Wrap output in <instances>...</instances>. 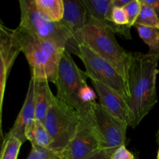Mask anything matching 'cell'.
I'll use <instances>...</instances> for the list:
<instances>
[{
	"label": "cell",
	"instance_id": "cell-2",
	"mask_svg": "<svg viewBox=\"0 0 159 159\" xmlns=\"http://www.w3.org/2000/svg\"><path fill=\"white\" fill-rule=\"evenodd\" d=\"M15 31L21 52L29 64L31 78L55 84L65 48L19 27Z\"/></svg>",
	"mask_w": 159,
	"mask_h": 159
},
{
	"label": "cell",
	"instance_id": "cell-6",
	"mask_svg": "<svg viewBox=\"0 0 159 159\" xmlns=\"http://www.w3.org/2000/svg\"><path fill=\"white\" fill-rule=\"evenodd\" d=\"M85 71L78 67L71 54L65 51L59 64L58 74L54 85L57 87V97L80 113L82 109L81 96L89 86Z\"/></svg>",
	"mask_w": 159,
	"mask_h": 159
},
{
	"label": "cell",
	"instance_id": "cell-10",
	"mask_svg": "<svg viewBox=\"0 0 159 159\" xmlns=\"http://www.w3.org/2000/svg\"><path fill=\"white\" fill-rule=\"evenodd\" d=\"M99 148V140L91 124L86 117L82 116L75 136L65 150V159H85Z\"/></svg>",
	"mask_w": 159,
	"mask_h": 159
},
{
	"label": "cell",
	"instance_id": "cell-22",
	"mask_svg": "<svg viewBox=\"0 0 159 159\" xmlns=\"http://www.w3.org/2000/svg\"><path fill=\"white\" fill-rule=\"evenodd\" d=\"M141 6H142V3H141V0H131L124 8L127 13V19H128L127 26L129 28H131L134 25L135 21L138 19L140 12H141Z\"/></svg>",
	"mask_w": 159,
	"mask_h": 159
},
{
	"label": "cell",
	"instance_id": "cell-18",
	"mask_svg": "<svg viewBox=\"0 0 159 159\" xmlns=\"http://www.w3.org/2000/svg\"><path fill=\"white\" fill-rule=\"evenodd\" d=\"M141 40L148 46V54L159 55V29L134 25Z\"/></svg>",
	"mask_w": 159,
	"mask_h": 159
},
{
	"label": "cell",
	"instance_id": "cell-12",
	"mask_svg": "<svg viewBox=\"0 0 159 159\" xmlns=\"http://www.w3.org/2000/svg\"><path fill=\"white\" fill-rule=\"evenodd\" d=\"M92 84L99 96V104L127 126L130 125V112L127 102L120 96L103 83L91 80Z\"/></svg>",
	"mask_w": 159,
	"mask_h": 159
},
{
	"label": "cell",
	"instance_id": "cell-15",
	"mask_svg": "<svg viewBox=\"0 0 159 159\" xmlns=\"http://www.w3.org/2000/svg\"><path fill=\"white\" fill-rule=\"evenodd\" d=\"M33 79V78H32ZM35 119L43 122L54 96L47 80L34 79Z\"/></svg>",
	"mask_w": 159,
	"mask_h": 159
},
{
	"label": "cell",
	"instance_id": "cell-19",
	"mask_svg": "<svg viewBox=\"0 0 159 159\" xmlns=\"http://www.w3.org/2000/svg\"><path fill=\"white\" fill-rule=\"evenodd\" d=\"M22 144L18 138L6 134L0 151V159H17Z\"/></svg>",
	"mask_w": 159,
	"mask_h": 159
},
{
	"label": "cell",
	"instance_id": "cell-26",
	"mask_svg": "<svg viewBox=\"0 0 159 159\" xmlns=\"http://www.w3.org/2000/svg\"><path fill=\"white\" fill-rule=\"evenodd\" d=\"M143 4L150 6L159 19V0H141Z\"/></svg>",
	"mask_w": 159,
	"mask_h": 159
},
{
	"label": "cell",
	"instance_id": "cell-25",
	"mask_svg": "<svg viewBox=\"0 0 159 159\" xmlns=\"http://www.w3.org/2000/svg\"><path fill=\"white\" fill-rule=\"evenodd\" d=\"M111 159H135V158L125 145H122L116 148Z\"/></svg>",
	"mask_w": 159,
	"mask_h": 159
},
{
	"label": "cell",
	"instance_id": "cell-9",
	"mask_svg": "<svg viewBox=\"0 0 159 159\" xmlns=\"http://www.w3.org/2000/svg\"><path fill=\"white\" fill-rule=\"evenodd\" d=\"M20 52L15 30L6 26L0 20V151L5 138L2 131V107L6 82Z\"/></svg>",
	"mask_w": 159,
	"mask_h": 159
},
{
	"label": "cell",
	"instance_id": "cell-7",
	"mask_svg": "<svg viewBox=\"0 0 159 159\" xmlns=\"http://www.w3.org/2000/svg\"><path fill=\"white\" fill-rule=\"evenodd\" d=\"M99 140L100 148L116 149L125 145L128 126L98 102H93L85 114Z\"/></svg>",
	"mask_w": 159,
	"mask_h": 159
},
{
	"label": "cell",
	"instance_id": "cell-17",
	"mask_svg": "<svg viewBox=\"0 0 159 159\" xmlns=\"http://www.w3.org/2000/svg\"><path fill=\"white\" fill-rule=\"evenodd\" d=\"M39 12L54 23H60L63 19L64 0H34Z\"/></svg>",
	"mask_w": 159,
	"mask_h": 159
},
{
	"label": "cell",
	"instance_id": "cell-20",
	"mask_svg": "<svg viewBox=\"0 0 159 159\" xmlns=\"http://www.w3.org/2000/svg\"><path fill=\"white\" fill-rule=\"evenodd\" d=\"M134 25L159 29V19L155 11L150 6L142 3L141 12L135 21Z\"/></svg>",
	"mask_w": 159,
	"mask_h": 159
},
{
	"label": "cell",
	"instance_id": "cell-13",
	"mask_svg": "<svg viewBox=\"0 0 159 159\" xmlns=\"http://www.w3.org/2000/svg\"><path fill=\"white\" fill-rule=\"evenodd\" d=\"M63 19L60 22L77 43L79 35L88 23L89 15L82 0H64Z\"/></svg>",
	"mask_w": 159,
	"mask_h": 159
},
{
	"label": "cell",
	"instance_id": "cell-8",
	"mask_svg": "<svg viewBox=\"0 0 159 159\" xmlns=\"http://www.w3.org/2000/svg\"><path fill=\"white\" fill-rule=\"evenodd\" d=\"M79 57L85 65L88 78L102 82L120 96L126 102H128L127 82L115 67L84 43L79 44Z\"/></svg>",
	"mask_w": 159,
	"mask_h": 159
},
{
	"label": "cell",
	"instance_id": "cell-23",
	"mask_svg": "<svg viewBox=\"0 0 159 159\" xmlns=\"http://www.w3.org/2000/svg\"><path fill=\"white\" fill-rule=\"evenodd\" d=\"M111 18L113 23L116 25H118V26H127V24H128V19H127V13L123 8L113 6V9H112Z\"/></svg>",
	"mask_w": 159,
	"mask_h": 159
},
{
	"label": "cell",
	"instance_id": "cell-4",
	"mask_svg": "<svg viewBox=\"0 0 159 159\" xmlns=\"http://www.w3.org/2000/svg\"><path fill=\"white\" fill-rule=\"evenodd\" d=\"M19 28L43 40L57 43L70 54L79 57V45L60 23H54L39 12L34 0H20Z\"/></svg>",
	"mask_w": 159,
	"mask_h": 159
},
{
	"label": "cell",
	"instance_id": "cell-16",
	"mask_svg": "<svg viewBox=\"0 0 159 159\" xmlns=\"http://www.w3.org/2000/svg\"><path fill=\"white\" fill-rule=\"evenodd\" d=\"M26 138L31 145L50 148L53 144V138L43 122L34 120L26 130Z\"/></svg>",
	"mask_w": 159,
	"mask_h": 159
},
{
	"label": "cell",
	"instance_id": "cell-29",
	"mask_svg": "<svg viewBox=\"0 0 159 159\" xmlns=\"http://www.w3.org/2000/svg\"><path fill=\"white\" fill-rule=\"evenodd\" d=\"M157 159H159V148H158V155H157Z\"/></svg>",
	"mask_w": 159,
	"mask_h": 159
},
{
	"label": "cell",
	"instance_id": "cell-1",
	"mask_svg": "<svg viewBox=\"0 0 159 159\" xmlns=\"http://www.w3.org/2000/svg\"><path fill=\"white\" fill-rule=\"evenodd\" d=\"M159 55L131 53L127 71L130 127L135 128L158 102L156 79Z\"/></svg>",
	"mask_w": 159,
	"mask_h": 159
},
{
	"label": "cell",
	"instance_id": "cell-14",
	"mask_svg": "<svg viewBox=\"0 0 159 159\" xmlns=\"http://www.w3.org/2000/svg\"><path fill=\"white\" fill-rule=\"evenodd\" d=\"M35 120V102H34V80L31 78L28 87L24 103L17 116L13 126L8 134L18 138L22 143L26 141V130Z\"/></svg>",
	"mask_w": 159,
	"mask_h": 159
},
{
	"label": "cell",
	"instance_id": "cell-5",
	"mask_svg": "<svg viewBox=\"0 0 159 159\" xmlns=\"http://www.w3.org/2000/svg\"><path fill=\"white\" fill-rule=\"evenodd\" d=\"M82 122L80 113L57 96L52 98L43 124L53 138L50 148L64 152L75 136Z\"/></svg>",
	"mask_w": 159,
	"mask_h": 159
},
{
	"label": "cell",
	"instance_id": "cell-21",
	"mask_svg": "<svg viewBox=\"0 0 159 159\" xmlns=\"http://www.w3.org/2000/svg\"><path fill=\"white\" fill-rule=\"evenodd\" d=\"M27 159H65V151L58 152L51 148L32 145Z\"/></svg>",
	"mask_w": 159,
	"mask_h": 159
},
{
	"label": "cell",
	"instance_id": "cell-11",
	"mask_svg": "<svg viewBox=\"0 0 159 159\" xmlns=\"http://www.w3.org/2000/svg\"><path fill=\"white\" fill-rule=\"evenodd\" d=\"M86 9L89 19L109 28L114 34H120L127 39H132L130 28L127 26H118L111 18L113 0H82Z\"/></svg>",
	"mask_w": 159,
	"mask_h": 159
},
{
	"label": "cell",
	"instance_id": "cell-24",
	"mask_svg": "<svg viewBox=\"0 0 159 159\" xmlns=\"http://www.w3.org/2000/svg\"><path fill=\"white\" fill-rule=\"evenodd\" d=\"M116 149L99 148L85 159H111Z\"/></svg>",
	"mask_w": 159,
	"mask_h": 159
},
{
	"label": "cell",
	"instance_id": "cell-3",
	"mask_svg": "<svg viewBox=\"0 0 159 159\" xmlns=\"http://www.w3.org/2000/svg\"><path fill=\"white\" fill-rule=\"evenodd\" d=\"M78 42L79 44L84 43L88 46L110 62L127 82L131 53L127 52L118 43L111 30L89 19L88 23L79 34Z\"/></svg>",
	"mask_w": 159,
	"mask_h": 159
},
{
	"label": "cell",
	"instance_id": "cell-28",
	"mask_svg": "<svg viewBox=\"0 0 159 159\" xmlns=\"http://www.w3.org/2000/svg\"><path fill=\"white\" fill-rule=\"evenodd\" d=\"M157 141L159 143V128H158V134H157Z\"/></svg>",
	"mask_w": 159,
	"mask_h": 159
},
{
	"label": "cell",
	"instance_id": "cell-27",
	"mask_svg": "<svg viewBox=\"0 0 159 159\" xmlns=\"http://www.w3.org/2000/svg\"><path fill=\"white\" fill-rule=\"evenodd\" d=\"M131 0H113V6L114 7L123 8L124 9Z\"/></svg>",
	"mask_w": 159,
	"mask_h": 159
}]
</instances>
